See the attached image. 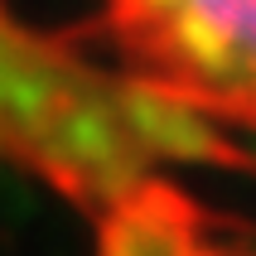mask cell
Listing matches in <instances>:
<instances>
[{"instance_id": "6da1fadb", "label": "cell", "mask_w": 256, "mask_h": 256, "mask_svg": "<svg viewBox=\"0 0 256 256\" xmlns=\"http://www.w3.org/2000/svg\"><path fill=\"white\" fill-rule=\"evenodd\" d=\"M179 116L145 102L116 68L92 72L48 34L0 14V155L48 174L72 198L116 203L150 160L184 140Z\"/></svg>"}, {"instance_id": "7a4b0ae2", "label": "cell", "mask_w": 256, "mask_h": 256, "mask_svg": "<svg viewBox=\"0 0 256 256\" xmlns=\"http://www.w3.org/2000/svg\"><path fill=\"white\" fill-rule=\"evenodd\" d=\"M112 68L203 130H256V0H102Z\"/></svg>"}]
</instances>
